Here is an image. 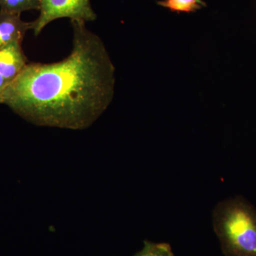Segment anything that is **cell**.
Wrapping results in <instances>:
<instances>
[{
  "label": "cell",
  "mask_w": 256,
  "mask_h": 256,
  "mask_svg": "<svg viewBox=\"0 0 256 256\" xmlns=\"http://www.w3.org/2000/svg\"><path fill=\"white\" fill-rule=\"evenodd\" d=\"M134 256H174L170 244L144 242V248Z\"/></svg>",
  "instance_id": "obj_8"
},
{
  "label": "cell",
  "mask_w": 256,
  "mask_h": 256,
  "mask_svg": "<svg viewBox=\"0 0 256 256\" xmlns=\"http://www.w3.org/2000/svg\"><path fill=\"white\" fill-rule=\"evenodd\" d=\"M214 227L226 256H256V210L242 196L220 202Z\"/></svg>",
  "instance_id": "obj_2"
},
{
  "label": "cell",
  "mask_w": 256,
  "mask_h": 256,
  "mask_svg": "<svg viewBox=\"0 0 256 256\" xmlns=\"http://www.w3.org/2000/svg\"><path fill=\"white\" fill-rule=\"evenodd\" d=\"M10 82L4 78L2 76L0 75V104H2V96L5 89L9 85Z\"/></svg>",
  "instance_id": "obj_9"
},
{
  "label": "cell",
  "mask_w": 256,
  "mask_h": 256,
  "mask_svg": "<svg viewBox=\"0 0 256 256\" xmlns=\"http://www.w3.org/2000/svg\"><path fill=\"white\" fill-rule=\"evenodd\" d=\"M22 42H14L0 48V75L12 82L28 65Z\"/></svg>",
  "instance_id": "obj_4"
},
{
  "label": "cell",
  "mask_w": 256,
  "mask_h": 256,
  "mask_svg": "<svg viewBox=\"0 0 256 256\" xmlns=\"http://www.w3.org/2000/svg\"><path fill=\"white\" fill-rule=\"evenodd\" d=\"M40 0H0V10L21 14L30 10H40Z\"/></svg>",
  "instance_id": "obj_7"
},
{
  "label": "cell",
  "mask_w": 256,
  "mask_h": 256,
  "mask_svg": "<svg viewBox=\"0 0 256 256\" xmlns=\"http://www.w3.org/2000/svg\"><path fill=\"white\" fill-rule=\"evenodd\" d=\"M21 14L0 10V48L14 42H22L32 22L21 18Z\"/></svg>",
  "instance_id": "obj_5"
},
{
  "label": "cell",
  "mask_w": 256,
  "mask_h": 256,
  "mask_svg": "<svg viewBox=\"0 0 256 256\" xmlns=\"http://www.w3.org/2000/svg\"><path fill=\"white\" fill-rule=\"evenodd\" d=\"M70 23V54L55 63H28L3 94V104L36 126L86 129L114 99L116 68L104 42L84 22Z\"/></svg>",
  "instance_id": "obj_1"
},
{
  "label": "cell",
  "mask_w": 256,
  "mask_h": 256,
  "mask_svg": "<svg viewBox=\"0 0 256 256\" xmlns=\"http://www.w3.org/2000/svg\"><path fill=\"white\" fill-rule=\"evenodd\" d=\"M40 16L32 22L31 30L38 36L48 24L60 18L70 21L94 22L97 14L90 0H40Z\"/></svg>",
  "instance_id": "obj_3"
},
{
  "label": "cell",
  "mask_w": 256,
  "mask_h": 256,
  "mask_svg": "<svg viewBox=\"0 0 256 256\" xmlns=\"http://www.w3.org/2000/svg\"><path fill=\"white\" fill-rule=\"evenodd\" d=\"M158 4L178 14L196 12L206 6L204 0H160Z\"/></svg>",
  "instance_id": "obj_6"
}]
</instances>
